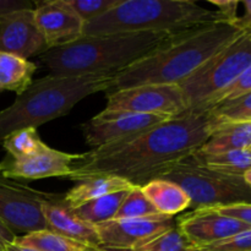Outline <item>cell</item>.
<instances>
[{
    "label": "cell",
    "mask_w": 251,
    "mask_h": 251,
    "mask_svg": "<svg viewBox=\"0 0 251 251\" xmlns=\"http://www.w3.org/2000/svg\"><path fill=\"white\" fill-rule=\"evenodd\" d=\"M220 125L212 110L171 118L140 134L82 153L68 179L77 183L110 176L141 188L193 156Z\"/></svg>",
    "instance_id": "6da1fadb"
},
{
    "label": "cell",
    "mask_w": 251,
    "mask_h": 251,
    "mask_svg": "<svg viewBox=\"0 0 251 251\" xmlns=\"http://www.w3.org/2000/svg\"><path fill=\"white\" fill-rule=\"evenodd\" d=\"M244 33L227 22H216L174 34L117 74L112 91L144 85H179Z\"/></svg>",
    "instance_id": "7a4b0ae2"
},
{
    "label": "cell",
    "mask_w": 251,
    "mask_h": 251,
    "mask_svg": "<svg viewBox=\"0 0 251 251\" xmlns=\"http://www.w3.org/2000/svg\"><path fill=\"white\" fill-rule=\"evenodd\" d=\"M174 34L131 32L81 37L39 55L53 76L117 75L158 48Z\"/></svg>",
    "instance_id": "3957f363"
},
{
    "label": "cell",
    "mask_w": 251,
    "mask_h": 251,
    "mask_svg": "<svg viewBox=\"0 0 251 251\" xmlns=\"http://www.w3.org/2000/svg\"><path fill=\"white\" fill-rule=\"evenodd\" d=\"M115 75L53 76L32 82L11 105L0 110V144L12 132L38 127L69 114L83 98L112 90Z\"/></svg>",
    "instance_id": "277c9868"
},
{
    "label": "cell",
    "mask_w": 251,
    "mask_h": 251,
    "mask_svg": "<svg viewBox=\"0 0 251 251\" xmlns=\"http://www.w3.org/2000/svg\"><path fill=\"white\" fill-rule=\"evenodd\" d=\"M216 22H226L217 10L205 9L191 0H122L104 15L85 24L82 37L131 32L178 34Z\"/></svg>",
    "instance_id": "5b68a950"
},
{
    "label": "cell",
    "mask_w": 251,
    "mask_h": 251,
    "mask_svg": "<svg viewBox=\"0 0 251 251\" xmlns=\"http://www.w3.org/2000/svg\"><path fill=\"white\" fill-rule=\"evenodd\" d=\"M251 65V31L228 44L198 71L179 83L188 102V113L210 110L216 100Z\"/></svg>",
    "instance_id": "8992f818"
},
{
    "label": "cell",
    "mask_w": 251,
    "mask_h": 251,
    "mask_svg": "<svg viewBox=\"0 0 251 251\" xmlns=\"http://www.w3.org/2000/svg\"><path fill=\"white\" fill-rule=\"evenodd\" d=\"M176 183L190 198V208H212L251 202V188L243 176L211 171L194 156L176 164L162 178Z\"/></svg>",
    "instance_id": "52a82bcc"
},
{
    "label": "cell",
    "mask_w": 251,
    "mask_h": 251,
    "mask_svg": "<svg viewBox=\"0 0 251 251\" xmlns=\"http://www.w3.org/2000/svg\"><path fill=\"white\" fill-rule=\"evenodd\" d=\"M105 112L135 113L176 118L189 107L179 85H144L108 93Z\"/></svg>",
    "instance_id": "ba28073f"
},
{
    "label": "cell",
    "mask_w": 251,
    "mask_h": 251,
    "mask_svg": "<svg viewBox=\"0 0 251 251\" xmlns=\"http://www.w3.org/2000/svg\"><path fill=\"white\" fill-rule=\"evenodd\" d=\"M48 196L0 178V221L15 234L48 229L42 212V203Z\"/></svg>",
    "instance_id": "9c48e42d"
},
{
    "label": "cell",
    "mask_w": 251,
    "mask_h": 251,
    "mask_svg": "<svg viewBox=\"0 0 251 251\" xmlns=\"http://www.w3.org/2000/svg\"><path fill=\"white\" fill-rule=\"evenodd\" d=\"M176 226L172 216L154 215L142 218L110 220L96 225L100 248L107 251H130L141 243Z\"/></svg>",
    "instance_id": "30bf717a"
},
{
    "label": "cell",
    "mask_w": 251,
    "mask_h": 251,
    "mask_svg": "<svg viewBox=\"0 0 251 251\" xmlns=\"http://www.w3.org/2000/svg\"><path fill=\"white\" fill-rule=\"evenodd\" d=\"M168 119L171 118L102 110L100 114L81 125V129L88 146L92 147V150H97L125 137L140 134Z\"/></svg>",
    "instance_id": "8fae6325"
},
{
    "label": "cell",
    "mask_w": 251,
    "mask_h": 251,
    "mask_svg": "<svg viewBox=\"0 0 251 251\" xmlns=\"http://www.w3.org/2000/svg\"><path fill=\"white\" fill-rule=\"evenodd\" d=\"M82 154L66 153L42 144L31 156L20 159L6 158L0 163V174L4 179H26L38 180L46 178H68L73 172L75 162Z\"/></svg>",
    "instance_id": "7c38bea8"
},
{
    "label": "cell",
    "mask_w": 251,
    "mask_h": 251,
    "mask_svg": "<svg viewBox=\"0 0 251 251\" xmlns=\"http://www.w3.org/2000/svg\"><path fill=\"white\" fill-rule=\"evenodd\" d=\"M49 49L33 9L10 12L0 17V53L12 54L22 59L42 55Z\"/></svg>",
    "instance_id": "4fadbf2b"
},
{
    "label": "cell",
    "mask_w": 251,
    "mask_h": 251,
    "mask_svg": "<svg viewBox=\"0 0 251 251\" xmlns=\"http://www.w3.org/2000/svg\"><path fill=\"white\" fill-rule=\"evenodd\" d=\"M176 227L193 243L194 249L226 240L250 230L244 222L222 215L215 208H198L179 217Z\"/></svg>",
    "instance_id": "5bb4252c"
},
{
    "label": "cell",
    "mask_w": 251,
    "mask_h": 251,
    "mask_svg": "<svg viewBox=\"0 0 251 251\" xmlns=\"http://www.w3.org/2000/svg\"><path fill=\"white\" fill-rule=\"evenodd\" d=\"M34 16L49 49L82 37L85 22L69 4V0L38 2L34 7Z\"/></svg>",
    "instance_id": "9a60e30c"
},
{
    "label": "cell",
    "mask_w": 251,
    "mask_h": 251,
    "mask_svg": "<svg viewBox=\"0 0 251 251\" xmlns=\"http://www.w3.org/2000/svg\"><path fill=\"white\" fill-rule=\"evenodd\" d=\"M42 212L48 229L87 247L100 248V240L95 226L81 220L74 212V208L64 202L63 198L49 195L42 203Z\"/></svg>",
    "instance_id": "2e32d148"
},
{
    "label": "cell",
    "mask_w": 251,
    "mask_h": 251,
    "mask_svg": "<svg viewBox=\"0 0 251 251\" xmlns=\"http://www.w3.org/2000/svg\"><path fill=\"white\" fill-rule=\"evenodd\" d=\"M251 147V123H226L216 127L198 153L211 156Z\"/></svg>",
    "instance_id": "e0dca14e"
},
{
    "label": "cell",
    "mask_w": 251,
    "mask_h": 251,
    "mask_svg": "<svg viewBox=\"0 0 251 251\" xmlns=\"http://www.w3.org/2000/svg\"><path fill=\"white\" fill-rule=\"evenodd\" d=\"M146 198L161 215L176 216L190 208V198L176 183L167 179H154L141 186Z\"/></svg>",
    "instance_id": "ac0fdd59"
},
{
    "label": "cell",
    "mask_w": 251,
    "mask_h": 251,
    "mask_svg": "<svg viewBox=\"0 0 251 251\" xmlns=\"http://www.w3.org/2000/svg\"><path fill=\"white\" fill-rule=\"evenodd\" d=\"M134 186L124 179L118 176H95L76 183L65 195L63 196L64 202L71 208H76L91 200L109 195L117 191L130 190Z\"/></svg>",
    "instance_id": "d6986e66"
},
{
    "label": "cell",
    "mask_w": 251,
    "mask_h": 251,
    "mask_svg": "<svg viewBox=\"0 0 251 251\" xmlns=\"http://www.w3.org/2000/svg\"><path fill=\"white\" fill-rule=\"evenodd\" d=\"M37 65L12 54L0 53V91H11L17 96L33 82Z\"/></svg>",
    "instance_id": "ffe728a7"
},
{
    "label": "cell",
    "mask_w": 251,
    "mask_h": 251,
    "mask_svg": "<svg viewBox=\"0 0 251 251\" xmlns=\"http://www.w3.org/2000/svg\"><path fill=\"white\" fill-rule=\"evenodd\" d=\"M131 190V189H130ZM130 190L117 191L109 195L100 196V198L91 200L78 207L74 208V212L90 225L96 226L107 221L114 220L115 215L119 211L123 201L126 198Z\"/></svg>",
    "instance_id": "44dd1931"
},
{
    "label": "cell",
    "mask_w": 251,
    "mask_h": 251,
    "mask_svg": "<svg viewBox=\"0 0 251 251\" xmlns=\"http://www.w3.org/2000/svg\"><path fill=\"white\" fill-rule=\"evenodd\" d=\"M202 166L207 167L211 171L228 176H243L251 169V152L249 150L242 151H230L221 154L205 156L198 152L193 154Z\"/></svg>",
    "instance_id": "7402d4cb"
},
{
    "label": "cell",
    "mask_w": 251,
    "mask_h": 251,
    "mask_svg": "<svg viewBox=\"0 0 251 251\" xmlns=\"http://www.w3.org/2000/svg\"><path fill=\"white\" fill-rule=\"evenodd\" d=\"M15 243L38 251H82L87 245L69 239L50 229L17 235Z\"/></svg>",
    "instance_id": "603a6c76"
},
{
    "label": "cell",
    "mask_w": 251,
    "mask_h": 251,
    "mask_svg": "<svg viewBox=\"0 0 251 251\" xmlns=\"http://www.w3.org/2000/svg\"><path fill=\"white\" fill-rule=\"evenodd\" d=\"M43 141L39 137L36 127L17 130L4 139L2 147L10 158L20 159L31 156L42 146Z\"/></svg>",
    "instance_id": "cb8c5ba5"
},
{
    "label": "cell",
    "mask_w": 251,
    "mask_h": 251,
    "mask_svg": "<svg viewBox=\"0 0 251 251\" xmlns=\"http://www.w3.org/2000/svg\"><path fill=\"white\" fill-rule=\"evenodd\" d=\"M130 251H194V245L176 225Z\"/></svg>",
    "instance_id": "d4e9b609"
},
{
    "label": "cell",
    "mask_w": 251,
    "mask_h": 251,
    "mask_svg": "<svg viewBox=\"0 0 251 251\" xmlns=\"http://www.w3.org/2000/svg\"><path fill=\"white\" fill-rule=\"evenodd\" d=\"M161 215L156 210L151 201L146 198L142 189L140 186H134L127 193L126 198L123 201L119 211L115 215L114 220H123V218H142L150 216Z\"/></svg>",
    "instance_id": "484cf974"
},
{
    "label": "cell",
    "mask_w": 251,
    "mask_h": 251,
    "mask_svg": "<svg viewBox=\"0 0 251 251\" xmlns=\"http://www.w3.org/2000/svg\"><path fill=\"white\" fill-rule=\"evenodd\" d=\"M122 0H69L76 14L85 24L102 16L117 6Z\"/></svg>",
    "instance_id": "4316f807"
},
{
    "label": "cell",
    "mask_w": 251,
    "mask_h": 251,
    "mask_svg": "<svg viewBox=\"0 0 251 251\" xmlns=\"http://www.w3.org/2000/svg\"><path fill=\"white\" fill-rule=\"evenodd\" d=\"M199 251H251V229L226 240L196 248Z\"/></svg>",
    "instance_id": "83f0119b"
},
{
    "label": "cell",
    "mask_w": 251,
    "mask_h": 251,
    "mask_svg": "<svg viewBox=\"0 0 251 251\" xmlns=\"http://www.w3.org/2000/svg\"><path fill=\"white\" fill-rule=\"evenodd\" d=\"M251 92V65L250 68L230 86L228 90H226L220 97L216 100L215 104L213 107L220 103H225V102H230V100H234L237 98L242 97V96L247 95V93ZM212 107V108H213ZM211 108V109H212Z\"/></svg>",
    "instance_id": "f1b7e54d"
},
{
    "label": "cell",
    "mask_w": 251,
    "mask_h": 251,
    "mask_svg": "<svg viewBox=\"0 0 251 251\" xmlns=\"http://www.w3.org/2000/svg\"><path fill=\"white\" fill-rule=\"evenodd\" d=\"M222 215L244 222L245 225L251 227V202L234 203V205L221 206V207H212Z\"/></svg>",
    "instance_id": "f546056e"
},
{
    "label": "cell",
    "mask_w": 251,
    "mask_h": 251,
    "mask_svg": "<svg viewBox=\"0 0 251 251\" xmlns=\"http://www.w3.org/2000/svg\"><path fill=\"white\" fill-rule=\"evenodd\" d=\"M211 4L217 7V11L222 15L226 22L233 25L238 19V6L240 1L237 0H211Z\"/></svg>",
    "instance_id": "4dcf8cb0"
},
{
    "label": "cell",
    "mask_w": 251,
    "mask_h": 251,
    "mask_svg": "<svg viewBox=\"0 0 251 251\" xmlns=\"http://www.w3.org/2000/svg\"><path fill=\"white\" fill-rule=\"evenodd\" d=\"M24 9H33L32 2L26 0H0V17Z\"/></svg>",
    "instance_id": "1f68e13d"
},
{
    "label": "cell",
    "mask_w": 251,
    "mask_h": 251,
    "mask_svg": "<svg viewBox=\"0 0 251 251\" xmlns=\"http://www.w3.org/2000/svg\"><path fill=\"white\" fill-rule=\"evenodd\" d=\"M242 4L243 6H244V14H243L242 16H238V19L235 20L233 26L243 32H250L251 31V0H244V1H242Z\"/></svg>",
    "instance_id": "d6a6232c"
},
{
    "label": "cell",
    "mask_w": 251,
    "mask_h": 251,
    "mask_svg": "<svg viewBox=\"0 0 251 251\" xmlns=\"http://www.w3.org/2000/svg\"><path fill=\"white\" fill-rule=\"evenodd\" d=\"M16 237L17 235L4 222L0 221V251H5L7 245L15 242Z\"/></svg>",
    "instance_id": "836d02e7"
},
{
    "label": "cell",
    "mask_w": 251,
    "mask_h": 251,
    "mask_svg": "<svg viewBox=\"0 0 251 251\" xmlns=\"http://www.w3.org/2000/svg\"><path fill=\"white\" fill-rule=\"evenodd\" d=\"M5 251H38V250L32 249V248H28V247H24V245L16 244V243L14 242L10 245H7Z\"/></svg>",
    "instance_id": "e575fe53"
},
{
    "label": "cell",
    "mask_w": 251,
    "mask_h": 251,
    "mask_svg": "<svg viewBox=\"0 0 251 251\" xmlns=\"http://www.w3.org/2000/svg\"><path fill=\"white\" fill-rule=\"evenodd\" d=\"M243 179H244V181L247 183V185H249L251 188V169H249V171L243 176Z\"/></svg>",
    "instance_id": "d590c367"
},
{
    "label": "cell",
    "mask_w": 251,
    "mask_h": 251,
    "mask_svg": "<svg viewBox=\"0 0 251 251\" xmlns=\"http://www.w3.org/2000/svg\"><path fill=\"white\" fill-rule=\"evenodd\" d=\"M82 251H107V250L102 249V248H97V247H86Z\"/></svg>",
    "instance_id": "8d00e7d4"
},
{
    "label": "cell",
    "mask_w": 251,
    "mask_h": 251,
    "mask_svg": "<svg viewBox=\"0 0 251 251\" xmlns=\"http://www.w3.org/2000/svg\"><path fill=\"white\" fill-rule=\"evenodd\" d=\"M249 151H250V152H251V147H250V149H249Z\"/></svg>",
    "instance_id": "74e56055"
},
{
    "label": "cell",
    "mask_w": 251,
    "mask_h": 251,
    "mask_svg": "<svg viewBox=\"0 0 251 251\" xmlns=\"http://www.w3.org/2000/svg\"><path fill=\"white\" fill-rule=\"evenodd\" d=\"M194 251H199V250H194Z\"/></svg>",
    "instance_id": "f35d334b"
}]
</instances>
